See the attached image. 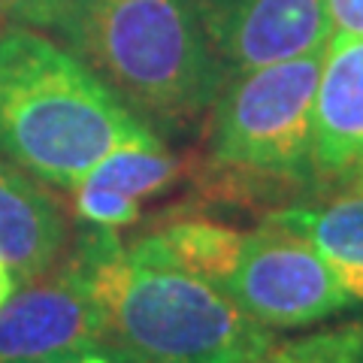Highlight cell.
Segmentation results:
<instances>
[{"label":"cell","instance_id":"6da1fadb","mask_svg":"<svg viewBox=\"0 0 363 363\" xmlns=\"http://www.w3.org/2000/svg\"><path fill=\"white\" fill-rule=\"evenodd\" d=\"M161 140L104 79L33 28L0 37V157L70 191L124 145Z\"/></svg>","mask_w":363,"mask_h":363},{"label":"cell","instance_id":"7a4b0ae2","mask_svg":"<svg viewBox=\"0 0 363 363\" xmlns=\"http://www.w3.org/2000/svg\"><path fill=\"white\" fill-rule=\"evenodd\" d=\"M55 37L157 136L203 130L227 79L188 0H76Z\"/></svg>","mask_w":363,"mask_h":363},{"label":"cell","instance_id":"3957f363","mask_svg":"<svg viewBox=\"0 0 363 363\" xmlns=\"http://www.w3.org/2000/svg\"><path fill=\"white\" fill-rule=\"evenodd\" d=\"M94 285L109 342L136 363H248L276 342L224 288L176 264L155 230L112 245Z\"/></svg>","mask_w":363,"mask_h":363},{"label":"cell","instance_id":"277c9868","mask_svg":"<svg viewBox=\"0 0 363 363\" xmlns=\"http://www.w3.org/2000/svg\"><path fill=\"white\" fill-rule=\"evenodd\" d=\"M324 49L227 73L206 121L191 182L221 203L291 197L315 185L312 112Z\"/></svg>","mask_w":363,"mask_h":363},{"label":"cell","instance_id":"5b68a950","mask_svg":"<svg viewBox=\"0 0 363 363\" xmlns=\"http://www.w3.org/2000/svg\"><path fill=\"white\" fill-rule=\"evenodd\" d=\"M118 230L85 224L67 255L40 279L21 285L0 306V363L37 360L91 342H109L104 303L97 297V264Z\"/></svg>","mask_w":363,"mask_h":363},{"label":"cell","instance_id":"8992f818","mask_svg":"<svg viewBox=\"0 0 363 363\" xmlns=\"http://www.w3.org/2000/svg\"><path fill=\"white\" fill-rule=\"evenodd\" d=\"M224 291L272 333L300 330L357 306L324 255L272 221H260L257 230L245 233Z\"/></svg>","mask_w":363,"mask_h":363},{"label":"cell","instance_id":"52a82bcc","mask_svg":"<svg viewBox=\"0 0 363 363\" xmlns=\"http://www.w3.org/2000/svg\"><path fill=\"white\" fill-rule=\"evenodd\" d=\"M188 4L227 73L321 52L333 37L324 0H188Z\"/></svg>","mask_w":363,"mask_h":363},{"label":"cell","instance_id":"ba28073f","mask_svg":"<svg viewBox=\"0 0 363 363\" xmlns=\"http://www.w3.org/2000/svg\"><path fill=\"white\" fill-rule=\"evenodd\" d=\"M315 185H351L363 169V37L333 33L312 112Z\"/></svg>","mask_w":363,"mask_h":363},{"label":"cell","instance_id":"9c48e42d","mask_svg":"<svg viewBox=\"0 0 363 363\" xmlns=\"http://www.w3.org/2000/svg\"><path fill=\"white\" fill-rule=\"evenodd\" d=\"M191 161L173 155L164 140L116 149L73 188L76 221L124 230L140 221L145 200L169 194L191 176Z\"/></svg>","mask_w":363,"mask_h":363},{"label":"cell","instance_id":"30bf717a","mask_svg":"<svg viewBox=\"0 0 363 363\" xmlns=\"http://www.w3.org/2000/svg\"><path fill=\"white\" fill-rule=\"evenodd\" d=\"M73 218L49 185L0 157V257L16 285L40 279L67 255Z\"/></svg>","mask_w":363,"mask_h":363},{"label":"cell","instance_id":"8fae6325","mask_svg":"<svg viewBox=\"0 0 363 363\" xmlns=\"http://www.w3.org/2000/svg\"><path fill=\"white\" fill-rule=\"evenodd\" d=\"M264 221L303 236L339 272L354 303H363V191H345L315 206H281Z\"/></svg>","mask_w":363,"mask_h":363},{"label":"cell","instance_id":"7c38bea8","mask_svg":"<svg viewBox=\"0 0 363 363\" xmlns=\"http://www.w3.org/2000/svg\"><path fill=\"white\" fill-rule=\"evenodd\" d=\"M155 233L161 236V242L167 245L176 264L218 288H224V281L236 269L245 242V230L203 218V215L169 218L167 224H157Z\"/></svg>","mask_w":363,"mask_h":363},{"label":"cell","instance_id":"4fadbf2b","mask_svg":"<svg viewBox=\"0 0 363 363\" xmlns=\"http://www.w3.org/2000/svg\"><path fill=\"white\" fill-rule=\"evenodd\" d=\"M248 363H363V321L336 324L288 342H272Z\"/></svg>","mask_w":363,"mask_h":363},{"label":"cell","instance_id":"5bb4252c","mask_svg":"<svg viewBox=\"0 0 363 363\" xmlns=\"http://www.w3.org/2000/svg\"><path fill=\"white\" fill-rule=\"evenodd\" d=\"M73 6L76 0H0V18L18 28L55 33Z\"/></svg>","mask_w":363,"mask_h":363},{"label":"cell","instance_id":"9a60e30c","mask_svg":"<svg viewBox=\"0 0 363 363\" xmlns=\"http://www.w3.org/2000/svg\"><path fill=\"white\" fill-rule=\"evenodd\" d=\"M21 363H136V360L112 342H91V345L64 348V351H55V354H45L37 360H21Z\"/></svg>","mask_w":363,"mask_h":363},{"label":"cell","instance_id":"2e32d148","mask_svg":"<svg viewBox=\"0 0 363 363\" xmlns=\"http://www.w3.org/2000/svg\"><path fill=\"white\" fill-rule=\"evenodd\" d=\"M333 33L363 37V0H324Z\"/></svg>","mask_w":363,"mask_h":363},{"label":"cell","instance_id":"e0dca14e","mask_svg":"<svg viewBox=\"0 0 363 363\" xmlns=\"http://www.w3.org/2000/svg\"><path fill=\"white\" fill-rule=\"evenodd\" d=\"M16 294V276L9 272V267H6V260L0 257V306H4L9 297Z\"/></svg>","mask_w":363,"mask_h":363},{"label":"cell","instance_id":"ac0fdd59","mask_svg":"<svg viewBox=\"0 0 363 363\" xmlns=\"http://www.w3.org/2000/svg\"><path fill=\"white\" fill-rule=\"evenodd\" d=\"M348 191H363V169H360V173L354 176V182H351V185H348Z\"/></svg>","mask_w":363,"mask_h":363},{"label":"cell","instance_id":"d6986e66","mask_svg":"<svg viewBox=\"0 0 363 363\" xmlns=\"http://www.w3.org/2000/svg\"><path fill=\"white\" fill-rule=\"evenodd\" d=\"M4 30H6V25H4V18H0V37H4Z\"/></svg>","mask_w":363,"mask_h":363}]
</instances>
